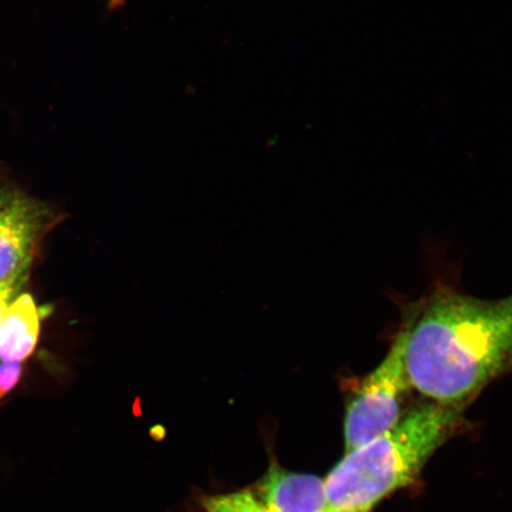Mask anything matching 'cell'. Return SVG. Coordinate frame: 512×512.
Segmentation results:
<instances>
[{
	"mask_svg": "<svg viewBox=\"0 0 512 512\" xmlns=\"http://www.w3.org/2000/svg\"><path fill=\"white\" fill-rule=\"evenodd\" d=\"M419 304L409 307L387 355L373 371L362 377L345 411V451L351 452L392 430L402 416V403L409 389L406 349Z\"/></svg>",
	"mask_w": 512,
	"mask_h": 512,
	"instance_id": "obj_3",
	"label": "cell"
},
{
	"mask_svg": "<svg viewBox=\"0 0 512 512\" xmlns=\"http://www.w3.org/2000/svg\"><path fill=\"white\" fill-rule=\"evenodd\" d=\"M21 287L22 285L0 288V324H2L6 310H8L10 303L15 299L16 293Z\"/></svg>",
	"mask_w": 512,
	"mask_h": 512,
	"instance_id": "obj_9",
	"label": "cell"
},
{
	"mask_svg": "<svg viewBox=\"0 0 512 512\" xmlns=\"http://www.w3.org/2000/svg\"><path fill=\"white\" fill-rule=\"evenodd\" d=\"M57 220L47 202L0 171V288L25 283L38 243Z\"/></svg>",
	"mask_w": 512,
	"mask_h": 512,
	"instance_id": "obj_4",
	"label": "cell"
},
{
	"mask_svg": "<svg viewBox=\"0 0 512 512\" xmlns=\"http://www.w3.org/2000/svg\"><path fill=\"white\" fill-rule=\"evenodd\" d=\"M207 512H242L233 501L232 496H221L210 499L207 504Z\"/></svg>",
	"mask_w": 512,
	"mask_h": 512,
	"instance_id": "obj_8",
	"label": "cell"
},
{
	"mask_svg": "<svg viewBox=\"0 0 512 512\" xmlns=\"http://www.w3.org/2000/svg\"><path fill=\"white\" fill-rule=\"evenodd\" d=\"M107 3H108V9L118 10L120 8H123V6L126 3V0H107Z\"/></svg>",
	"mask_w": 512,
	"mask_h": 512,
	"instance_id": "obj_10",
	"label": "cell"
},
{
	"mask_svg": "<svg viewBox=\"0 0 512 512\" xmlns=\"http://www.w3.org/2000/svg\"><path fill=\"white\" fill-rule=\"evenodd\" d=\"M256 498L268 512H325L324 480L272 465L258 486Z\"/></svg>",
	"mask_w": 512,
	"mask_h": 512,
	"instance_id": "obj_5",
	"label": "cell"
},
{
	"mask_svg": "<svg viewBox=\"0 0 512 512\" xmlns=\"http://www.w3.org/2000/svg\"><path fill=\"white\" fill-rule=\"evenodd\" d=\"M40 330L41 313L31 294L12 300L0 324V362L27 360L36 349Z\"/></svg>",
	"mask_w": 512,
	"mask_h": 512,
	"instance_id": "obj_6",
	"label": "cell"
},
{
	"mask_svg": "<svg viewBox=\"0 0 512 512\" xmlns=\"http://www.w3.org/2000/svg\"><path fill=\"white\" fill-rule=\"evenodd\" d=\"M409 383L439 405L464 409L512 375V294L495 300L441 287L420 303L406 349Z\"/></svg>",
	"mask_w": 512,
	"mask_h": 512,
	"instance_id": "obj_1",
	"label": "cell"
},
{
	"mask_svg": "<svg viewBox=\"0 0 512 512\" xmlns=\"http://www.w3.org/2000/svg\"><path fill=\"white\" fill-rule=\"evenodd\" d=\"M22 373V363L0 362V402L14 390Z\"/></svg>",
	"mask_w": 512,
	"mask_h": 512,
	"instance_id": "obj_7",
	"label": "cell"
},
{
	"mask_svg": "<svg viewBox=\"0 0 512 512\" xmlns=\"http://www.w3.org/2000/svg\"><path fill=\"white\" fill-rule=\"evenodd\" d=\"M467 428L464 409L432 401L413 408L392 430L345 453L324 480L325 512H371L415 482L433 453Z\"/></svg>",
	"mask_w": 512,
	"mask_h": 512,
	"instance_id": "obj_2",
	"label": "cell"
}]
</instances>
